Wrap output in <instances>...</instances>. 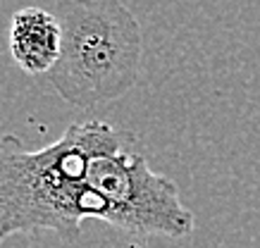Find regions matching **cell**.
Wrapping results in <instances>:
<instances>
[{
  "label": "cell",
  "instance_id": "3957f363",
  "mask_svg": "<svg viewBox=\"0 0 260 248\" xmlns=\"http://www.w3.org/2000/svg\"><path fill=\"white\" fill-rule=\"evenodd\" d=\"M86 182L105 203V222L129 236H189L196 227L179 186L126 146L95 155Z\"/></svg>",
  "mask_w": 260,
  "mask_h": 248
},
{
  "label": "cell",
  "instance_id": "6da1fadb",
  "mask_svg": "<svg viewBox=\"0 0 260 248\" xmlns=\"http://www.w3.org/2000/svg\"><path fill=\"white\" fill-rule=\"evenodd\" d=\"M126 144V134L98 120L72 124L39 151L15 134H0V243L39 229L77 241L84 220H105V203L88 186L86 172L95 155Z\"/></svg>",
  "mask_w": 260,
  "mask_h": 248
},
{
  "label": "cell",
  "instance_id": "7a4b0ae2",
  "mask_svg": "<svg viewBox=\"0 0 260 248\" xmlns=\"http://www.w3.org/2000/svg\"><path fill=\"white\" fill-rule=\"evenodd\" d=\"M60 57L46 74L57 96L95 108L132 91L141 69V24L122 0H57Z\"/></svg>",
  "mask_w": 260,
  "mask_h": 248
},
{
  "label": "cell",
  "instance_id": "277c9868",
  "mask_svg": "<svg viewBox=\"0 0 260 248\" xmlns=\"http://www.w3.org/2000/svg\"><path fill=\"white\" fill-rule=\"evenodd\" d=\"M10 55L22 72L48 74L60 57L62 29L55 12L41 8H22L10 19Z\"/></svg>",
  "mask_w": 260,
  "mask_h": 248
}]
</instances>
